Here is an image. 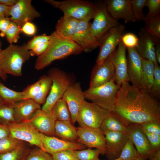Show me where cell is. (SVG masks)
<instances>
[{
  "label": "cell",
  "instance_id": "cell-1",
  "mask_svg": "<svg viewBox=\"0 0 160 160\" xmlns=\"http://www.w3.org/2000/svg\"><path fill=\"white\" fill-rule=\"evenodd\" d=\"M127 126L148 122L160 123V103L143 88L122 83L117 92L112 112Z\"/></svg>",
  "mask_w": 160,
  "mask_h": 160
},
{
  "label": "cell",
  "instance_id": "cell-2",
  "mask_svg": "<svg viewBox=\"0 0 160 160\" xmlns=\"http://www.w3.org/2000/svg\"><path fill=\"white\" fill-rule=\"evenodd\" d=\"M51 34V38L48 47L36 60L34 67L37 70L44 69L55 60L83 52L81 47L72 39L62 37L55 31Z\"/></svg>",
  "mask_w": 160,
  "mask_h": 160
},
{
  "label": "cell",
  "instance_id": "cell-3",
  "mask_svg": "<svg viewBox=\"0 0 160 160\" xmlns=\"http://www.w3.org/2000/svg\"><path fill=\"white\" fill-rule=\"evenodd\" d=\"M31 56L26 44H9L0 52V70L6 75L21 76L23 65Z\"/></svg>",
  "mask_w": 160,
  "mask_h": 160
},
{
  "label": "cell",
  "instance_id": "cell-4",
  "mask_svg": "<svg viewBox=\"0 0 160 160\" xmlns=\"http://www.w3.org/2000/svg\"><path fill=\"white\" fill-rule=\"evenodd\" d=\"M44 1L59 9L64 16L71 17L79 21H89L93 19L97 9L96 4L88 1L45 0Z\"/></svg>",
  "mask_w": 160,
  "mask_h": 160
},
{
  "label": "cell",
  "instance_id": "cell-5",
  "mask_svg": "<svg viewBox=\"0 0 160 160\" xmlns=\"http://www.w3.org/2000/svg\"><path fill=\"white\" fill-rule=\"evenodd\" d=\"M114 80L113 79L98 87L89 88L84 91L85 99L108 111L113 112L115 107L119 89Z\"/></svg>",
  "mask_w": 160,
  "mask_h": 160
},
{
  "label": "cell",
  "instance_id": "cell-6",
  "mask_svg": "<svg viewBox=\"0 0 160 160\" xmlns=\"http://www.w3.org/2000/svg\"><path fill=\"white\" fill-rule=\"evenodd\" d=\"M48 75L52 81L49 95L41 109L52 113V108L58 100L61 99L69 86L73 83L71 76L57 68L49 70Z\"/></svg>",
  "mask_w": 160,
  "mask_h": 160
},
{
  "label": "cell",
  "instance_id": "cell-7",
  "mask_svg": "<svg viewBox=\"0 0 160 160\" xmlns=\"http://www.w3.org/2000/svg\"><path fill=\"white\" fill-rule=\"evenodd\" d=\"M110 112L85 100L79 111L77 122L80 127L100 128Z\"/></svg>",
  "mask_w": 160,
  "mask_h": 160
},
{
  "label": "cell",
  "instance_id": "cell-8",
  "mask_svg": "<svg viewBox=\"0 0 160 160\" xmlns=\"http://www.w3.org/2000/svg\"><path fill=\"white\" fill-rule=\"evenodd\" d=\"M97 9L91 24L92 31L100 41L111 28L120 24L108 12L104 2H99L96 4Z\"/></svg>",
  "mask_w": 160,
  "mask_h": 160
},
{
  "label": "cell",
  "instance_id": "cell-9",
  "mask_svg": "<svg viewBox=\"0 0 160 160\" xmlns=\"http://www.w3.org/2000/svg\"><path fill=\"white\" fill-rule=\"evenodd\" d=\"M125 29V26L120 24L110 29L100 39L96 63L105 61L115 51L121 41Z\"/></svg>",
  "mask_w": 160,
  "mask_h": 160
},
{
  "label": "cell",
  "instance_id": "cell-10",
  "mask_svg": "<svg viewBox=\"0 0 160 160\" xmlns=\"http://www.w3.org/2000/svg\"><path fill=\"white\" fill-rule=\"evenodd\" d=\"M31 2V0H18L14 5L9 7L7 17L21 28L26 22L39 17L41 15Z\"/></svg>",
  "mask_w": 160,
  "mask_h": 160
},
{
  "label": "cell",
  "instance_id": "cell-11",
  "mask_svg": "<svg viewBox=\"0 0 160 160\" xmlns=\"http://www.w3.org/2000/svg\"><path fill=\"white\" fill-rule=\"evenodd\" d=\"M6 126L9 132V136L22 141H26L45 151L41 141L40 133L30 124L23 121L14 123Z\"/></svg>",
  "mask_w": 160,
  "mask_h": 160
},
{
  "label": "cell",
  "instance_id": "cell-12",
  "mask_svg": "<svg viewBox=\"0 0 160 160\" xmlns=\"http://www.w3.org/2000/svg\"><path fill=\"white\" fill-rule=\"evenodd\" d=\"M78 137L76 142L89 148H95L100 150L102 154L107 153L105 137L100 128L79 127L77 128Z\"/></svg>",
  "mask_w": 160,
  "mask_h": 160
},
{
  "label": "cell",
  "instance_id": "cell-13",
  "mask_svg": "<svg viewBox=\"0 0 160 160\" xmlns=\"http://www.w3.org/2000/svg\"><path fill=\"white\" fill-rule=\"evenodd\" d=\"M89 21H79L71 39L81 48L83 51L89 52L100 45V41L93 34Z\"/></svg>",
  "mask_w": 160,
  "mask_h": 160
},
{
  "label": "cell",
  "instance_id": "cell-14",
  "mask_svg": "<svg viewBox=\"0 0 160 160\" xmlns=\"http://www.w3.org/2000/svg\"><path fill=\"white\" fill-rule=\"evenodd\" d=\"M127 48L121 41L113 53L108 58L114 69L115 82L119 88L125 82H130L127 72Z\"/></svg>",
  "mask_w": 160,
  "mask_h": 160
},
{
  "label": "cell",
  "instance_id": "cell-15",
  "mask_svg": "<svg viewBox=\"0 0 160 160\" xmlns=\"http://www.w3.org/2000/svg\"><path fill=\"white\" fill-rule=\"evenodd\" d=\"M62 98L67 104L72 123L75 124L77 122L79 111L85 99L80 82H73L71 84Z\"/></svg>",
  "mask_w": 160,
  "mask_h": 160
},
{
  "label": "cell",
  "instance_id": "cell-16",
  "mask_svg": "<svg viewBox=\"0 0 160 160\" xmlns=\"http://www.w3.org/2000/svg\"><path fill=\"white\" fill-rule=\"evenodd\" d=\"M126 127L127 134L140 156L147 158L155 151L151 145L140 124H130Z\"/></svg>",
  "mask_w": 160,
  "mask_h": 160
},
{
  "label": "cell",
  "instance_id": "cell-17",
  "mask_svg": "<svg viewBox=\"0 0 160 160\" xmlns=\"http://www.w3.org/2000/svg\"><path fill=\"white\" fill-rule=\"evenodd\" d=\"M56 121L52 113L41 109L37 111L29 119L25 121L30 124L39 133L48 136H54Z\"/></svg>",
  "mask_w": 160,
  "mask_h": 160
},
{
  "label": "cell",
  "instance_id": "cell-18",
  "mask_svg": "<svg viewBox=\"0 0 160 160\" xmlns=\"http://www.w3.org/2000/svg\"><path fill=\"white\" fill-rule=\"evenodd\" d=\"M115 79L113 65L108 59L99 63H96L91 72L89 88L98 87Z\"/></svg>",
  "mask_w": 160,
  "mask_h": 160
},
{
  "label": "cell",
  "instance_id": "cell-19",
  "mask_svg": "<svg viewBox=\"0 0 160 160\" xmlns=\"http://www.w3.org/2000/svg\"><path fill=\"white\" fill-rule=\"evenodd\" d=\"M40 137L45 151L51 155L63 151L79 150L87 148L84 145L76 142L68 141L41 133Z\"/></svg>",
  "mask_w": 160,
  "mask_h": 160
},
{
  "label": "cell",
  "instance_id": "cell-20",
  "mask_svg": "<svg viewBox=\"0 0 160 160\" xmlns=\"http://www.w3.org/2000/svg\"><path fill=\"white\" fill-rule=\"evenodd\" d=\"M105 137L106 156L109 160L118 158L129 138L125 133L111 131L103 132Z\"/></svg>",
  "mask_w": 160,
  "mask_h": 160
},
{
  "label": "cell",
  "instance_id": "cell-21",
  "mask_svg": "<svg viewBox=\"0 0 160 160\" xmlns=\"http://www.w3.org/2000/svg\"><path fill=\"white\" fill-rule=\"evenodd\" d=\"M107 9L115 19L123 20L125 23L135 22L130 0H107L104 1Z\"/></svg>",
  "mask_w": 160,
  "mask_h": 160
},
{
  "label": "cell",
  "instance_id": "cell-22",
  "mask_svg": "<svg viewBox=\"0 0 160 160\" xmlns=\"http://www.w3.org/2000/svg\"><path fill=\"white\" fill-rule=\"evenodd\" d=\"M139 35L140 38L136 48L138 53L142 58L149 60L154 64L157 63L155 55V46L160 41L152 36L144 28L140 29Z\"/></svg>",
  "mask_w": 160,
  "mask_h": 160
},
{
  "label": "cell",
  "instance_id": "cell-23",
  "mask_svg": "<svg viewBox=\"0 0 160 160\" xmlns=\"http://www.w3.org/2000/svg\"><path fill=\"white\" fill-rule=\"evenodd\" d=\"M127 49V72L130 82L132 84L141 87L142 58L136 48Z\"/></svg>",
  "mask_w": 160,
  "mask_h": 160
},
{
  "label": "cell",
  "instance_id": "cell-24",
  "mask_svg": "<svg viewBox=\"0 0 160 160\" xmlns=\"http://www.w3.org/2000/svg\"><path fill=\"white\" fill-rule=\"evenodd\" d=\"M15 122L25 121L29 119L39 110L40 105L33 100H23L12 104Z\"/></svg>",
  "mask_w": 160,
  "mask_h": 160
},
{
  "label": "cell",
  "instance_id": "cell-25",
  "mask_svg": "<svg viewBox=\"0 0 160 160\" xmlns=\"http://www.w3.org/2000/svg\"><path fill=\"white\" fill-rule=\"evenodd\" d=\"M55 134L60 139L69 142H76L78 138L77 128L71 120L56 121Z\"/></svg>",
  "mask_w": 160,
  "mask_h": 160
},
{
  "label": "cell",
  "instance_id": "cell-26",
  "mask_svg": "<svg viewBox=\"0 0 160 160\" xmlns=\"http://www.w3.org/2000/svg\"><path fill=\"white\" fill-rule=\"evenodd\" d=\"M79 22L73 17L63 15L57 21L55 31L62 37L71 39Z\"/></svg>",
  "mask_w": 160,
  "mask_h": 160
},
{
  "label": "cell",
  "instance_id": "cell-27",
  "mask_svg": "<svg viewBox=\"0 0 160 160\" xmlns=\"http://www.w3.org/2000/svg\"><path fill=\"white\" fill-rule=\"evenodd\" d=\"M51 38L45 34L34 36L26 44L31 56L37 57L43 53L48 47Z\"/></svg>",
  "mask_w": 160,
  "mask_h": 160
},
{
  "label": "cell",
  "instance_id": "cell-28",
  "mask_svg": "<svg viewBox=\"0 0 160 160\" xmlns=\"http://www.w3.org/2000/svg\"><path fill=\"white\" fill-rule=\"evenodd\" d=\"M154 64L146 59H142V72L141 87L151 93L153 84Z\"/></svg>",
  "mask_w": 160,
  "mask_h": 160
},
{
  "label": "cell",
  "instance_id": "cell-29",
  "mask_svg": "<svg viewBox=\"0 0 160 160\" xmlns=\"http://www.w3.org/2000/svg\"><path fill=\"white\" fill-rule=\"evenodd\" d=\"M103 132L111 131L127 134L126 126L113 113L110 112L103 120L100 127Z\"/></svg>",
  "mask_w": 160,
  "mask_h": 160
},
{
  "label": "cell",
  "instance_id": "cell-30",
  "mask_svg": "<svg viewBox=\"0 0 160 160\" xmlns=\"http://www.w3.org/2000/svg\"><path fill=\"white\" fill-rule=\"evenodd\" d=\"M51 111L56 121H71V114L67 104L62 98L55 103Z\"/></svg>",
  "mask_w": 160,
  "mask_h": 160
},
{
  "label": "cell",
  "instance_id": "cell-31",
  "mask_svg": "<svg viewBox=\"0 0 160 160\" xmlns=\"http://www.w3.org/2000/svg\"><path fill=\"white\" fill-rule=\"evenodd\" d=\"M40 86L38 94L33 100L40 105L44 104L46 100L47 95L50 91L52 85V81L48 75L42 76L39 79Z\"/></svg>",
  "mask_w": 160,
  "mask_h": 160
},
{
  "label": "cell",
  "instance_id": "cell-32",
  "mask_svg": "<svg viewBox=\"0 0 160 160\" xmlns=\"http://www.w3.org/2000/svg\"><path fill=\"white\" fill-rule=\"evenodd\" d=\"M145 29L158 40L160 39V14L146 15Z\"/></svg>",
  "mask_w": 160,
  "mask_h": 160
},
{
  "label": "cell",
  "instance_id": "cell-33",
  "mask_svg": "<svg viewBox=\"0 0 160 160\" xmlns=\"http://www.w3.org/2000/svg\"><path fill=\"white\" fill-rule=\"evenodd\" d=\"M31 149L25 145L0 153V160H26Z\"/></svg>",
  "mask_w": 160,
  "mask_h": 160
},
{
  "label": "cell",
  "instance_id": "cell-34",
  "mask_svg": "<svg viewBox=\"0 0 160 160\" xmlns=\"http://www.w3.org/2000/svg\"><path fill=\"white\" fill-rule=\"evenodd\" d=\"M0 97L3 102L12 104L23 100V92L8 88L0 80Z\"/></svg>",
  "mask_w": 160,
  "mask_h": 160
},
{
  "label": "cell",
  "instance_id": "cell-35",
  "mask_svg": "<svg viewBox=\"0 0 160 160\" xmlns=\"http://www.w3.org/2000/svg\"><path fill=\"white\" fill-rule=\"evenodd\" d=\"M12 104L4 102L0 103V123L7 126L15 123Z\"/></svg>",
  "mask_w": 160,
  "mask_h": 160
},
{
  "label": "cell",
  "instance_id": "cell-36",
  "mask_svg": "<svg viewBox=\"0 0 160 160\" xmlns=\"http://www.w3.org/2000/svg\"><path fill=\"white\" fill-rule=\"evenodd\" d=\"M140 156H141L129 137L119 158L121 160H134Z\"/></svg>",
  "mask_w": 160,
  "mask_h": 160
},
{
  "label": "cell",
  "instance_id": "cell-37",
  "mask_svg": "<svg viewBox=\"0 0 160 160\" xmlns=\"http://www.w3.org/2000/svg\"><path fill=\"white\" fill-rule=\"evenodd\" d=\"M23 141L7 136L0 139V153H4L24 145Z\"/></svg>",
  "mask_w": 160,
  "mask_h": 160
},
{
  "label": "cell",
  "instance_id": "cell-38",
  "mask_svg": "<svg viewBox=\"0 0 160 160\" xmlns=\"http://www.w3.org/2000/svg\"><path fill=\"white\" fill-rule=\"evenodd\" d=\"M72 151L78 160H98L99 155L102 154V151L97 148H89Z\"/></svg>",
  "mask_w": 160,
  "mask_h": 160
},
{
  "label": "cell",
  "instance_id": "cell-39",
  "mask_svg": "<svg viewBox=\"0 0 160 160\" xmlns=\"http://www.w3.org/2000/svg\"><path fill=\"white\" fill-rule=\"evenodd\" d=\"M146 0H130L133 15L136 21H144L146 15L143 9Z\"/></svg>",
  "mask_w": 160,
  "mask_h": 160
},
{
  "label": "cell",
  "instance_id": "cell-40",
  "mask_svg": "<svg viewBox=\"0 0 160 160\" xmlns=\"http://www.w3.org/2000/svg\"><path fill=\"white\" fill-rule=\"evenodd\" d=\"M22 32L21 28L11 21L5 33L7 40L9 44L17 42L20 38V35Z\"/></svg>",
  "mask_w": 160,
  "mask_h": 160
},
{
  "label": "cell",
  "instance_id": "cell-41",
  "mask_svg": "<svg viewBox=\"0 0 160 160\" xmlns=\"http://www.w3.org/2000/svg\"><path fill=\"white\" fill-rule=\"evenodd\" d=\"M151 93L156 98L160 99V67L157 63L154 64V79Z\"/></svg>",
  "mask_w": 160,
  "mask_h": 160
},
{
  "label": "cell",
  "instance_id": "cell-42",
  "mask_svg": "<svg viewBox=\"0 0 160 160\" xmlns=\"http://www.w3.org/2000/svg\"><path fill=\"white\" fill-rule=\"evenodd\" d=\"M26 160H54L52 155L41 149L31 150Z\"/></svg>",
  "mask_w": 160,
  "mask_h": 160
},
{
  "label": "cell",
  "instance_id": "cell-43",
  "mask_svg": "<svg viewBox=\"0 0 160 160\" xmlns=\"http://www.w3.org/2000/svg\"><path fill=\"white\" fill-rule=\"evenodd\" d=\"M139 38L135 34L127 33L124 34L121 41L127 48H136L138 46Z\"/></svg>",
  "mask_w": 160,
  "mask_h": 160
},
{
  "label": "cell",
  "instance_id": "cell-44",
  "mask_svg": "<svg viewBox=\"0 0 160 160\" xmlns=\"http://www.w3.org/2000/svg\"><path fill=\"white\" fill-rule=\"evenodd\" d=\"M40 86V81H37L28 86L22 91L23 100H33L39 92Z\"/></svg>",
  "mask_w": 160,
  "mask_h": 160
},
{
  "label": "cell",
  "instance_id": "cell-45",
  "mask_svg": "<svg viewBox=\"0 0 160 160\" xmlns=\"http://www.w3.org/2000/svg\"><path fill=\"white\" fill-rule=\"evenodd\" d=\"M140 125L144 132L160 135V123L148 122Z\"/></svg>",
  "mask_w": 160,
  "mask_h": 160
},
{
  "label": "cell",
  "instance_id": "cell-46",
  "mask_svg": "<svg viewBox=\"0 0 160 160\" xmlns=\"http://www.w3.org/2000/svg\"><path fill=\"white\" fill-rule=\"evenodd\" d=\"M148 9V15H154L160 14V0H146L145 7Z\"/></svg>",
  "mask_w": 160,
  "mask_h": 160
},
{
  "label": "cell",
  "instance_id": "cell-47",
  "mask_svg": "<svg viewBox=\"0 0 160 160\" xmlns=\"http://www.w3.org/2000/svg\"><path fill=\"white\" fill-rule=\"evenodd\" d=\"M72 150L63 151L52 155L54 160H78Z\"/></svg>",
  "mask_w": 160,
  "mask_h": 160
},
{
  "label": "cell",
  "instance_id": "cell-48",
  "mask_svg": "<svg viewBox=\"0 0 160 160\" xmlns=\"http://www.w3.org/2000/svg\"><path fill=\"white\" fill-rule=\"evenodd\" d=\"M144 132L153 149L156 151L160 149V135Z\"/></svg>",
  "mask_w": 160,
  "mask_h": 160
},
{
  "label": "cell",
  "instance_id": "cell-49",
  "mask_svg": "<svg viewBox=\"0 0 160 160\" xmlns=\"http://www.w3.org/2000/svg\"><path fill=\"white\" fill-rule=\"evenodd\" d=\"M21 30L22 32L29 36L34 35L36 32V26L31 22L25 23L21 27Z\"/></svg>",
  "mask_w": 160,
  "mask_h": 160
},
{
  "label": "cell",
  "instance_id": "cell-50",
  "mask_svg": "<svg viewBox=\"0 0 160 160\" xmlns=\"http://www.w3.org/2000/svg\"><path fill=\"white\" fill-rule=\"evenodd\" d=\"M11 21L9 18L5 17L0 19V36L4 37Z\"/></svg>",
  "mask_w": 160,
  "mask_h": 160
},
{
  "label": "cell",
  "instance_id": "cell-51",
  "mask_svg": "<svg viewBox=\"0 0 160 160\" xmlns=\"http://www.w3.org/2000/svg\"><path fill=\"white\" fill-rule=\"evenodd\" d=\"M9 135V132L7 127L0 123V139Z\"/></svg>",
  "mask_w": 160,
  "mask_h": 160
},
{
  "label": "cell",
  "instance_id": "cell-52",
  "mask_svg": "<svg viewBox=\"0 0 160 160\" xmlns=\"http://www.w3.org/2000/svg\"><path fill=\"white\" fill-rule=\"evenodd\" d=\"M9 7L0 3V19L7 17Z\"/></svg>",
  "mask_w": 160,
  "mask_h": 160
},
{
  "label": "cell",
  "instance_id": "cell-53",
  "mask_svg": "<svg viewBox=\"0 0 160 160\" xmlns=\"http://www.w3.org/2000/svg\"><path fill=\"white\" fill-rule=\"evenodd\" d=\"M147 160H160V149L154 151L147 158Z\"/></svg>",
  "mask_w": 160,
  "mask_h": 160
},
{
  "label": "cell",
  "instance_id": "cell-54",
  "mask_svg": "<svg viewBox=\"0 0 160 160\" xmlns=\"http://www.w3.org/2000/svg\"><path fill=\"white\" fill-rule=\"evenodd\" d=\"M155 55L157 62L160 63V41L158 42L155 46Z\"/></svg>",
  "mask_w": 160,
  "mask_h": 160
},
{
  "label": "cell",
  "instance_id": "cell-55",
  "mask_svg": "<svg viewBox=\"0 0 160 160\" xmlns=\"http://www.w3.org/2000/svg\"><path fill=\"white\" fill-rule=\"evenodd\" d=\"M17 0H0V3L9 7L14 5Z\"/></svg>",
  "mask_w": 160,
  "mask_h": 160
},
{
  "label": "cell",
  "instance_id": "cell-56",
  "mask_svg": "<svg viewBox=\"0 0 160 160\" xmlns=\"http://www.w3.org/2000/svg\"><path fill=\"white\" fill-rule=\"evenodd\" d=\"M0 77L3 81H6L7 76V75L4 74L0 70Z\"/></svg>",
  "mask_w": 160,
  "mask_h": 160
},
{
  "label": "cell",
  "instance_id": "cell-57",
  "mask_svg": "<svg viewBox=\"0 0 160 160\" xmlns=\"http://www.w3.org/2000/svg\"><path fill=\"white\" fill-rule=\"evenodd\" d=\"M147 158L146 157L140 156L138 158L134 160H147Z\"/></svg>",
  "mask_w": 160,
  "mask_h": 160
},
{
  "label": "cell",
  "instance_id": "cell-58",
  "mask_svg": "<svg viewBox=\"0 0 160 160\" xmlns=\"http://www.w3.org/2000/svg\"><path fill=\"white\" fill-rule=\"evenodd\" d=\"M98 160H100V159H98ZM121 160V159H120L119 158H117L116 159H113V160Z\"/></svg>",
  "mask_w": 160,
  "mask_h": 160
},
{
  "label": "cell",
  "instance_id": "cell-59",
  "mask_svg": "<svg viewBox=\"0 0 160 160\" xmlns=\"http://www.w3.org/2000/svg\"><path fill=\"white\" fill-rule=\"evenodd\" d=\"M3 102L2 99L0 97V103L2 102Z\"/></svg>",
  "mask_w": 160,
  "mask_h": 160
},
{
  "label": "cell",
  "instance_id": "cell-60",
  "mask_svg": "<svg viewBox=\"0 0 160 160\" xmlns=\"http://www.w3.org/2000/svg\"><path fill=\"white\" fill-rule=\"evenodd\" d=\"M2 49H1V43L0 42V51H1V50Z\"/></svg>",
  "mask_w": 160,
  "mask_h": 160
},
{
  "label": "cell",
  "instance_id": "cell-61",
  "mask_svg": "<svg viewBox=\"0 0 160 160\" xmlns=\"http://www.w3.org/2000/svg\"><path fill=\"white\" fill-rule=\"evenodd\" d=\"M1 51H0V52Z\"/></svg>",
  "mask_w": 160,
  "mask_h": 160
}]
</instances>
